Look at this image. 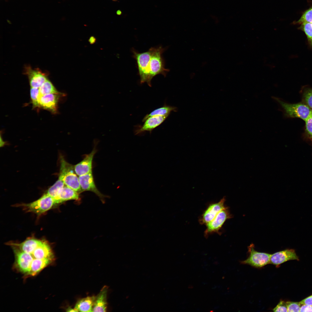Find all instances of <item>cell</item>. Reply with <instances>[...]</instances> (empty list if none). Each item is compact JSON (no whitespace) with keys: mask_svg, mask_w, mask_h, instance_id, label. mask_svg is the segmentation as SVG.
Segmentation results:
<instances>
[{"mask_svg":"<svg viewBox=\"0 0 312 312\" xmlns=\"http://www.w3.org/2000/svg\"><path fill=\"white\" fill-rule=\"evenodd\" d=\"M60 95L59 93L38 95V100L40 106L53 113H55Z\"/></svg>","mask_w":312,"mask_h":312,"instance_id":"14","label":"cell"},{"mask_svg":"<svg viewBox=\"0 0 312 312\" xmlns=\"http://www.w3.org/2000/svg\"><path fill=\"white\" fill-rule=\"evenodd\" d=\"M168 116H155L148 118L144 121V122L143 125L139 127L135 130V134H139L145 131L151 132L161 124Z\"/></svg>","mask_w":312,"mask_h":312,"instance_id":"13","label":"cell"},{"mask_svg":"<svg viewBox=\"0 0 312 312\" xmlns=\"http://www.w3.org/2000/svg\"><path fill=\"white\" fill-rule=\"evenodd\" d=\"M177 109V108L175 107L165 105L161 107L155 109L149 114L146 115L143 118L142 120V122H144L147 118L151 116H169L171 112H176Z\"/></svg>","mask_w":312,"mask_h":312,"instance_id":"18","label":"cell"},{"mask_svg":"<svg viewBox=\"0 0 312 312\" xmlns=\"http://www.w3.org/2000/svg\"><path fill=\"white\" fill-rule=\"evenodd\" d=\"M93 37H92V38H90V43L91 42H92L93 43V42H94V41H95L94 38L93 39Z\"/></svg>","mask_w":312,"mask_h":312,"instance_id":"31","label":"cell"},{"mask_svg":"<svg viewBox=\"0 0 312 312\" xmlns=\"http://www.w3.org/2000/svg\"><path fill=\"white\" fill-rule=\"evenodd\" d=\"M272 98L287 116L299 118L305 121L311 114V109L304 103L291 104L278 97L272 96Z\"/></svg>","mask_w":312,"mask_h":312,"instance_id":"3","label":"cell"},{"mask_svg":"<svg viewBox=\"0 0 312 312\" xmlns=\"http://www.w3.org/2000/svg\"><path fill=\"white\" fill-rule=\"evenodd\" d=\"M300 312H312V305L301 304Z\"/></svg>","mask_w":312,"mask_h":312,"instance_id":"28","label":"cell"},{"mask_svg":"<svg viewBox=\"0 0 312 312\" xmlns=\"http://www.w3.org/2000/svg\"><path fill=\"white\" fill-rule=\"evenodd\" d=\"M116 13L118 15H120L121 14V12L120 10H118L117 11Z\"/></svg>","mask_w":312,"mask_h":312,"instance_id":"32","label":"cell"},{"mask_svg":"<svg viewBox=\"0 0 312 312\" xmlns=\"http://www.w3.org/2000/svg\"><path fill=\"white\" fill-rule=\"evenodd\" d=\"M15 245L11 246L15 257L14 268L25 278L37 275L55 260L52 249L46 241L29 238Z\"/></svg>","mask_w":312,"mask_h":312,"instance_id":"1","label":"cell"},{"mask_svg":"<svg viewBox=\"0 0 312 312\" xmlns=\"http://www.w3.org/2000/svg\"><path fill=\"white\" fill-rule=\"evenodd\" d=\"M66 311L67 312H78L74 308H73L70 306L68 307V308L66 309Z\"/></svg>","mask_w":312,"mask_h":312,"instance_id":"30","label":"cell"},{"mask_svg":"<svg viewBox=\"0 0 312 312\" xmlns=\"http://www.w3.org/2000/svg\"><path fill=\"white\" fill-rule=\"evenodd\" d=\"M55 204L54 198L46 193L36 200L23 204L22 206L27 212L39 215L50 209Z\"/></svg>","mask_w":312,"mask_h":312,"instance_id":"6","label":"cell"},{"mask_svg":"<svg viewBox=\"0 0 312 312\" xmlns=\"http://www.w3.org/2000/svg\"><path fill=\"white\" fill-rule=\"evenodd\" d=\"M311 111H312L311 112H312V109L311 110Z\"/></svg>","mask_w":312,"mask_h":312,"instance_id":"34","label":"cell"},{"mask_svg":"<svg viewBox=\"0 0 312 312\" xmlns=\"http://www.w3.org/2000/svg\"><path fill=\"white\" fill-rule=\"evenodd\" d=\"M95 296H88L79 299L74 308L78 312H92L93 307Z\"/></svg>","mask_w":312,"mask_h":312,"instance_id":"17","label":"cell"},{"mask_svg":"<svg viewBox=\"0 0 312 312\" xmlns=\"http://www.w3.org/2000/svg\"><path fill=\"white\" fill-rule=\"evenodd\" d=\"M39 89V95L60 93L57 91L51 82L48 79L42 84Z\"/></svg>","mask_w":312,"mask_h":312,"instance_id":"19","label":"cell"},{"mask_svg":"<svg viewBox=\"0 0 312 312\" xmlns=\"http://www.w3.org/2000/svg\"><path fill=\"white\" fill-rule=\"evenodd\" d=\"M80 185L83 191H90L95 194L99 197L102 202H104L106 196L102 194L96 187L92 175V172L79 176Z\"/></svg>","mask_w":312,"mask_h":312,"instance_id":"10","label":"cell"},{"mask_svg":"<svg viewBox=\"0 0 312 312\" xmlns=\"http://www.w3.org/2000/svg\"><path fill=\"white\" fill-rule=\"evenodd\" d=\"M65 185L63 181L58 179L55 183L48 189L46 194L54 198L58 196Z\"/></svg>","mask_w":312,"mask_h":312,"instance_id":"20","label":"cell"},{"mask_svg":"<svg viewBox=\"0 0 312 312\" xmlns=\"http://www.w3.org/2000/svg\"><path fill=\"white\" fill-rule=\"evenodd\" d=\"M300 302L301 304L312 305V295L302 300Z\"/></svg>","mask_w":312,"mask_h":312,"instance_id":"29","label":"cell"},{"mask_svg":"<svg viewBox=\"0 0 312 312\" xmlns=\"http://www.w3.org/2000/svg\"><path fill=\"white\" fill-rule=\"evenodd\" d=\"M108 287L104 286L95 296L92 312H106L107 308V295Z\"/></svg>","mask_w":312,"mask_h":312,"instance_id":"15","label":"cell"},{"mask_svg":"<svg viewBox=\"0 0 312 312\" xmlns=\"http://www.w3.org/2000/svg\"><path fill=\"white\" fill-rule=\"evenodd\" d=\"M273 311L274 312H287V309L286 302L281 300L274 308Z\"/></svg>","mask_w":312,"mask_h":312,"instance_id":"27","label":"cell"},{"mask_svg":"<svg viewBox=\"0 0 312 312\" xmlns=\"http://www.w3.org/2000/svg\"><path fill=\"white\" fill-rule=\"evenodd\" d=\"M298 29L303 31L305 34L308 42L311 47L312 46V23H304L300 24Z\"/></svg>","mask_w":312,"mask_h":312,"instance_id":"21","label":"cell"},{"mask_svg":"<svg viewBox=\"0 0 312 312\" xmlns=\"http://www.w3.org/2000/svg\"><path fill=\"white\" fill-rule=\"evenodd\" d=\"M287 312H300L301 304L299 302L291 301L286 302Z\"/></svg>","mask_w":312,"mask_h":312,"instance_id":"25","label":"cell"},{"mask_svg":"<svg viewBox=\"0 0 312 312\" xmlns=\"http://www.w3.org/2000/svg\"><path fill=\"white\" fill-rule=\"evenodd\" d=\"M297 260L299 259L294 250L286 249L271 254L270 264L278 267L281 264L290 260Z\"/></svg>","mask_w":312,"mask_h":312,"instance_id":"11","label":"cell"},{"mask_svg":"<svg viewBox=\"0 0 312 312\" xmlns=\"http://www.w3.org/2000/svg\"><path fill=\"white\" fill-rule=\"evenodd\" d=\"M249 256L244 260L241 261L242 264H247L257 268H261L270 263L271 254L256 251L252 244L248 247Z\"/></svg>","mask_w":312,"mask_h":312,"instance_id":"5","label":"cell"},{"mask_svg":"<svg viewBox=\"0 0 312 312\" xmlns=\"http://www.w3.org/2000/svg\"><path fill=\"white\" fill-rule=\"evenodd\" d=\"M231 217L228 208L226 207L221 211L211 222L206 224L204 236L207 237L213 233L220 234V230L225 222Z\"/></svg>","mask_w":312,"mask_h":312,"instance_id":"7","label":"cell"},{"mask_svg":"<svg viewBox=\"0 0 312 312\" xmlns=\"http://www.w3.org/2000/svg\"><path fill=\"white\" fill-rule=\"evenodd\" d=\"M165 50L161 46L151 47L142 53L132 49L133 57L136 61L141 84L146 83L151 87V80L156 75L161 74L166 76L169 69L165 68L162 56Z\"/></svg>","mask_w":312,"mask_h":312,"instance_id":"2","label":"cell"},{"mask_svg":"<svg viewBox=\"0 0 312 312\" xmlns=\"http://www.w3.org/2000/svg\"><path fill=\"white\" fill-rule=\"evenodd\" d=\"M30 94L33 107H40L38 100L39 94V88H31Z\"/></svg>","mask_w":312,"mask_h":312,"instance_id":"24","label":"cell"},{"mask_svg":"<svg viewBox=\"0 0 312 312\" xmlns=\"http://www.w3.org/2000/svg\"><path fill=\"white\" fill-rule=\"evenodd\" d=\"M303 103L312 109V89L305 90L303 95Z\"/></svg>","mask_w":312,"mask_h":312,"instance_id":"23","label":"cell"},{"mask_svg":"<svg viewBox=\"0 0 312 312\" xmlns=\"http://www.w3.org/2000/svg\"><path fill=\"white\" fill-rule=\"evenodd\" d=\"M112 0L113 1H116L117 0Z\"/></svg>","mask_w":312,"mask_h":312,"instance_id":"33","label":"cell"},{"mask_svg":"<svg viewBox=\"0 0 312 312\" xmlns=\"http://www.w3.org/2000/svg\"><path fill=\"white\" fill-rule=\"evenodd\" d=\"M96 152L94 148L89 154L86 155L83 159L74 166L75 171L79 176L92 172V164L94 156Z\"/></svg>","mask_w":312,"mask_h":312,"instance_id":"12","label":"cell"},{"mask_svg":"<svg viewBox=\"0 0 312 312\" xmlns=\"http://www.w3.org/2000/svg\"><path fill=\"white\" fill-rule=\"evenodd\" d=\"M305 130L309 137L312 138V114L305 120Z\"/></svg>","mask_w":312,"mask_h":312,"instance_id":"26","label":"cell"},{"mask_svg":"<svg viewBox=\"0 0 312 312\" xmlns=\"http://www.w3.org/2000/svg\"><path fill=\"white\" fill-rule=\"evenodd\" d=\"M24 73L28 77L31 88H39L48 79L46 73L39 68L33 69L29 66L25 67Z\"/></svg>","mask_w":312,"mask_h":312,"instance_id":"9","label":"cell"},{"mask_svg":"<svg viewBox=\"0 0 312 312\" xmlns=\"http://www.w3.org/2000/svg\"><path fill=\"white\" fill-rule=\"evenodd\" d=\"M79 194L73 189L65 185L58 196L54 199L56 204L70 200H78L80 199Z\"/></svg>","mask_w":312,"mask_h":312,"instance_id":"16","label":"cell"},{"mask_svg":"<svg viewBox=\"0 0 312 312\" xmlns=\"http://www.w3.org/2000/svg\"><path fill=\"white\" fill-rule=\"evenodd\" d=\"M60 168L59 179L65 185L79 193L82 192L79 177L74 170V166L67 162L62 156L60 157Z\"/></svg>","mask_w":312,"mask_h":312,"instance_id":"4","label":"cell"},{"mask_svg":"<svg viewBox=\"0 0 312 312\" xmlns=\"http://www.w3.org/2000/svg\"><path fill=\"white\" fill-rule=\"evenodd\" d=\"M226 200L224 197L219 202L210 204L204 211L199 220L201 224L206 225L211 221L221 211L225 209Z\"/></svg>","mask_w":312,"mask_h":312,"instance_id":"8","label":"cell"},{"mask_svg":"<svg viewBox=\"0 0 312 312\" xmlns=\"http://www.w3.org/2000/svg\"><path fill=\"white\" fill-rule=\"evenodd\" d=\"M304 23H312V6L304 11L299 19L293 23L300 24Z\"/></svg>","mask_w":312,"mask_h":312,"instance_id":"22","label":"cell"}]
</instances>
